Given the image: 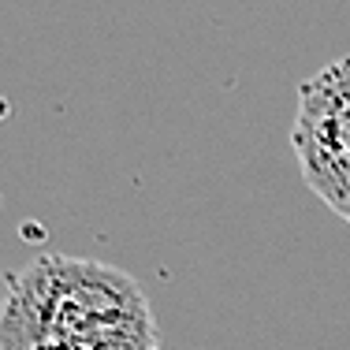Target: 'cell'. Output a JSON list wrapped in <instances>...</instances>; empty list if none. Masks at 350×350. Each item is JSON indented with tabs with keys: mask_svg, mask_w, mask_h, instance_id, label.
<instances>
[{
	"mask_svg": "<svg viewBox=\"0 0 350 350\" xmlns=\"http://www.w3.org/2000/svg\"><path fill=\"white\" fill-rule=\"evenodd\" d=\"M0 350H161V336L127 272L49 254L8 280Z\"/></svg>",
	"mask_w": 350,
	"mask_h": 350,
	"instance_id": "1",
	"label": "cell"
},
{
	"mask_svg": "<svg viewBox=\"0 0 350 350\" xmlns=\"http://www.w3.org/2000/svg\"><path fill=\"white\" fill-rule=\"evenodd\" d=\"M306 183H310V190L324 205H332V209L350 224V157L339 164H332V168H324V172L306 175Z\"/></svg>",
	"mask_w": 350,
	"mask_h": 350,
	"instance_id": "3",
	"label": "cell"
},
{
	"mask_svg": "<svg viewBox=\"0 0 350 350\" xmlns=\"http://www.w3.org/2000/svg\"><path fill=\"white\" fill-rule=\"evenodd\" d=\"M291 146L302 175L324 172L350 157V56L302 82Z\"/></svg>",
	"mask_w": 350,
	"mask_h": 350,
	"instance_id": "2",
	"label": "cell"
}]
</instances>
